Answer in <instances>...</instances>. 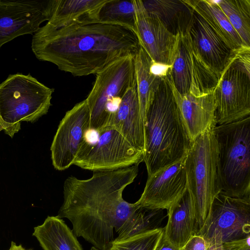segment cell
<instances>
[{"label": "cell", "instance_id": "cell-1", "mask_svg": "<svg viewBox=\"0 0 250 250\" xmlns=\"http://www.w3.org/2000/svg\"><path fill=\"white\" fill-rule=\"evenodd\" d=\"M138 172V165H134L93 171L87 179L68 177L57 216L71 222L76 237H82L100 250H108L115 239L114 230L118 233L139 207L123 197Z\"/></svg>", "mask_w": 250, "mask_h": 250}, {"label": "cell", "instance_id": "cell-2", "mask_svg": "<svg viewBox=\"0 0 250 250\" xmlns=\"http://www.w3.org/2000/svg\"><path fill=\"white\" fill-rule=\"evenodd\" d=\"M140 47L131 29L93 21L56 29L44 25L34 34L31 43L38 60L78 77L96 74L118 59L135 55Z\"/></svg>", "mask_w": 250, "mask_h": 250}, {"label": "cell", "instance_id": "cell-3", "mask_svg": "<svg viewBox=\"0 0 250 250\" xmlns=\"http://www.w3.org/2000/svg\"><path fill=\"white\" fill-rule=\"evenodd\" d=\"M147 177L186 156L191 143L171 85L164 77L149 106L145 124Z\"/></svg>", "mask_w": 250, "mask_h": 250}, {"label": "cell", "instance_id": "cell-4", "mask_svg": "<svg viewBox=\"0 0 250 250\" xmlns=\"http://www.w3.org/2000/svg\"><path fill=\"white\" fill-rule=\"evenodd\" d=\"M214 126L191 142L186 156L187 188L193 203L195 234L205 223L214 197L222 191Z\"/></svg>", "mask_w": 250, "mask_h": 250}, {"label": "cell", "instance_id": "cell-5", "mask_svg": "<svg viewBox=\"0 0 250 250\" xmlns=\"http://www.w3.org/2000/svg\"><path fill=\"white\" fill-rule=\"evenodd\" d=\"M222 191L233 197L250 198V116L213 127Z\"/></svg>", "mask_w": 250, "mask_h": 250}, {"label": "cell", "instance_id": "cell-6", "mask_svg": "<svg viewBox=\"0 0 250 250\" xmlns=\"http://www.w3.org/2000/svg\"><path fill=\"white\" fill-rule=\"evenodd\" d=\"M54 91L30 74L9 75L0 83V127L13 138L22 122L33 123L47 114Z\"/></svg>", "mask_w": 250, "mask_h": 250}, {"label": "cell", "instance_id": "cell-7", "mask_svg": "<svg viewBox=\"0 0 250 250\" xmlns=\"http://www.w3.org/2000/svg\"><path fill=\"white\" fill-rule=\"evenodd\" d=\"M134 56L118 59L96 74L85 99L90 115V131L97 133L107 126L122 97L136 84Z\"/></svg>", "mask_w": 250, "mask_h": 250}, {"label": "cell", "instance_id": "cell-8", "mask_svg": "<svg viewBox=\"0 0 250 250\" xmlns=\"http://www.w3.org/2000/svg\"><path fill=\"white\" fill-rule=\"evenodd\" d=\"M195 234L204 238L207 247L250 237V198L231 197L220 192L213 200L205 223Z\"/></svg>", "mask_w": 250, "mask_h": 250}, {"label": "cell", "instance_id": "cell-9", "mask_svg": "<svg viewBox=\"0 0 250 250\" xmlns=\"http://www.w3.org/2000/svg\"><path fill=\"white\" fill-rule=\"evenodd\" d=\"M94 144L86 139L74 162L89 170H110L139 164L144 153L135 148L116 129L107 126L99 132Z\"/></svg>", "mask_w": 250, "mask_h": 250}, {"label": "cell", "instance_id": "cell-10", "mask_svg": "<svg viewBox=\"0 0 250 250\" xmlns=\"http://www.w3.org/2000/svg\"><path fill=\"white\" fill-rule=\"evenodd\" d=\"M167 78L179 94L196 97L213 93L219 79L202 60L188 33L178 36Z\"/></svg>", "mask_w": 250, "mask_h": 250}, {"label": "cell", "instance_id": "cell-11", "mask_svg": "<svg viewBox=\"0 0 250 250\" xmlns=\"http://www.w3.org/2000/svg\"><path fill=\"white\" fill-rule=\"evenodd\" d=\"M216 125L250 116V75L233 60L221 75L214 90Z\"/></svg>", "mask_w": 250, "mask_h": 250}, {"label": "cell", "instance_id": "cell-12", "mask_svg": "<svg viewBox=\"0 0 250 250\" xmlns=\"http://www.w3.org/2000/svg\"><path fill=\"white\" fill-rule=\"evenodd\" d=\"M90 111L85 100L67 111L58 125L50 151L52 165L59 171L74 165L90 131Z\"/></svg>", "mask_w": 250, "mask_h": 250}, {"label": "cell", "instance_id": "cell-13", "mask_svg": "<svg viewBox=\"0 0 250 250\" xmlns=\"http://www.w3.org/2000/svg\"><path fill=\"white\" fill-rule=\"evenodd\" d=\"M55 0H0V48L15 38L36 33L51 16Z\"/></svg>", "mask_w": 250, "mask_h": 250}, {"label": "cell", "instance_id": "cell-14", "mask_svg": "<svg viewBox=\"0 0 250 250\" xmlns=\"http://www.w3.org/2000/svg\"><path fill=\"white\" fill-rule=\"evenodd\" d=\"M186 156L147 177L136 204L151 209L168 210L187 189Z\"/></svg>", "mask_w": 250, "mask_h": 250}, {"label": "cell", "instance_id": "cell-15", "mask_svg": "<svg viewBox=\"0 0 250 250\" xmlns=\"http://www.w3.org/2000/svg\"><path fill=\"white\" fill-rule=\"evenodd\" d=\"M136 18V34L141 46L151 60L170 66L178 36L171 34L155 16L146 10L142 0H133Z\"/></svg>", "mask_w": 250, "mask_h": 250}, {"label": "cell", "instance_id": "cell-16", "mask_svg": "<svg viewBox=\"0 0 250 250\" xmlns=\"http://www.w3.org/2000/svg\"><path fill=\"white\" fill-rule=\"evenodd\" d=\"M188 33L202 60L220 79L237 50L226 44L194 10Z\"/></svg>", "mask_w": 250, "mask_h": 250}, {"label": "cell", "instance_id": "cell-17", "mask_svg": "<svg viewBox=\"0 0 250 250\" xmlns=\"http://www.w3.org/2000/svg\"><path fill=\"white\" fill-rule=\"evenodd\" d=\"M107 126L116 129L135 148L145 154V126L136 83L129 88L122 97L117 108L112 113Z\"/></svg>", "mask_w": 250, "mask_h": 250}, {"label": "cell", "instance_id": "cell-18", "mask_svg": "<svg viewBox=\"0 0 250 250\" xmlns=\"http://www.w3.org/2000/svg\"><path fill=\"white\" fill-rule=\"evenodd\" d=\"M172 88L181 119L191 143L208 128L216 125L213 93L196 97L190 94H180Z\"/></svg>", "mask_w": 250, "mask_h": 250}, {"label": "cell", "instance_id": "cell-19", "mask_svg": "<svg viewBox=\"0 0 250 250\" xmlns=\"http://www.w3.org/2000/svg\"><path fill=\"white\" fill-rule=\"evenodd\" d=\"M167 215L164 235L171 244L180 249L196 233L193 203L188 188L170 207Z\"/></svg>", "mask_w": 250, "mask_h": 250}, {"label": "cell", "instance_id": "cell-20", "mask_svg": "<svg viewBox=\"0 0 250 250\" xmlns=\"http://www.w3.org/2000/svg\"><path fill=\"white\" fill-rule=\"evenodd\" d=\"M142 2L146 12L156 17L172 35L188 33L194 10L187 0H147Z\"/></svg>", "mask_w": 250, "mask_h": 250}, {"label": "cell", "instance_id": "cell-21", "mask_svg": "<svg viewBox=\"0 0 250 250\" xmlns=\"http://www.w3.org/2000/svg\"><path fill=\"white\" fill-rule=\"evenodd\" d=\"M107 0H55L51 16L44 26L56 29L75 22L97 21L101 7Z\"/></svg>", "mask_w": 250, "mask_h": 250}, {"label": "cell", "instance_id": "cell-22", "mask_svg": "<svg viewBox=\"0 0 250 250\" xmlns=\"http://www.w3.org/2000/svg\"><path fill=\"white\" fill-rule=\"evenodd\" d=\"M32 235L43 250H83L72 230L57 216H47Z\"/></svg>", "mask_w": 250, "mask_h": 250}, {"label": "cell", "instance_id": "cell-23", "mask_svg": "<svg viewBox=\"0 0 250 250\" xmlns=\"http://www.w3.org/2000/svg\"><path fill=\"white\" fill-rule=\"evenodd\" d=\"M187 1L231 49L236 50L245 46L216 1L187 0Z\"/></svg>", "mask_w": 250, "mask_h": 250}, {"label": "cell", "instance_id": "cell-24", "mask_svg": "<svg viewBox=\"0 0 250 250\" xmlns=\"http://www.w3.org/2000/svg\"><path fill=\"white\" fill-rule=\"evenodd\" d=\"M152 62L141 46L134 56V64L137 95L144 126L147 110L164 78L152 72Z\"/></svg>", "mask_w": 250, "mask_h": 250}, {"label": "cell", "instance_id": "cell-25", "mask_svg": "<svg viewBox=\"0 0 250 250\" xmlns=\"http://www.w3.org/2000/svg\"><path fill=\"white\" fill-rule=\"evenodd\" d=\"M216 2L240 36L244 45L250 47V0Z\"/></svg>", "mask_w": 250, "mask_h": 250}, {"label": "cell", "instance_id": "cell-26", "mask_svg": "<svg viewBox=\"0 0 250 250\" xmlns=\"http://www.w3.org/2000/svg\"><path fill=\"white\" fill-rule=\"evenodd\" d=\"M97 21L124 26L136 33L135 12L133 0H107L100 9Z\"/></svg>", "mask_w": 250, "mask_h": 250}, {"label": "cell", "instance_id": "cell-27", "mask_svg": "<svg viewBox=\"0 0 250 250\" xmlns=\"http://www.w3.org/2000/svg\"><path fill=\"white\" fill-rule=\"evenodd\" d=\"M161 210L139 206L122 226L114 241L122 240L159 228L157 222Z\"/></svg>", "mask_w": 250, "mask_h": 250}, {"label": "cell", "instance_id": "cell-28", "mask_svg": "<svg viewBox=\"0 0 250 250\" xmlns=\"http://www.w3.org/2000/svg\"><path fill=\"white\" fill-rule=\"evenodd\" d=\"M164 231L157 228L122 240L114 241L108 250H155Z\"/></svg>", "mask_w": 250, "mask_h": 250}, {"label": "cell", "instance_id": "cell-29", "mask_svg": "<svg viewBox=\"0 0 250 250\" xmlns=\"http://www.w3.org/2000/svg\"><path fill=\"white\" fill-rule=\"evenodd\" d=\"M250 237L244 240L223 244L220 246H211L208 250H250Z\"/></svg>", "mask_w": 250, "mask_h": 250}, {"label": "cell", "instance_id": "cell-30", "mask_svg": "<svg viewBox=\"0 0 250 250\" xmlns=\"http://www.w3.org/2000/svg\"><path fill=\"white\" fill-rule=\"evenodd\" d=\"M207 246L204 238L197 234L193 235L180 250H207Z\"/></svg>", "mask_w": 250, "mask_h": 250}, {"label": "cell", "instance_id": "cell-31", "mask_svg": "<svg viewBox=\"0 0 250 250\" xmlns=\"http://www.w3.org/2000/svg\"><path fill=\"white\" fill-rule=\"evenodd\" d=\"M155 250H180V249L167 241L163 233Z\"/></svg>", "mask_w": 250, "mask_h": 250}, {"label": "cell", "instance_id": "cell-32", "mask_svg": "<svg viewBox=\"0 0 250 250\" xmlns=\"http://www.w3.org/2000/svg\"><path fill=\"white\" fill-rule=\"evenodd\" d=\"M7 250H32L31 249H26L21 245H17L16 243L12 241L9 249Z\"/></svg>", "mask_w": 250, "mask_h": 250}, {"label": "cell", "instance_id": "cell-33", "mask_svg": "<svg viewBox=\"0 0 250 250\" xmlns=\"http://www.w3.org/2000/svg\"><path fill=\"white\" fill-rule=\"evenodd\" d=\"M90 250H99V249H97L96 248H95V247H92Z\"/></svg>", "mask_w": 250, "mask_h": 250}, {"label": "cell", "instance_id": "cell-34", "mask_svg": "<svg viewBox=\"0 0 250 250\" xmlns=\"http://www.w3.org/2000/svg\"><path fill=\"white\" fill-rule=\"evenodd\" d=\"M2 130V129L0 127V131Z\"/></svg>", "mask_w": 250, "mask_h": 250}]
</instances>
